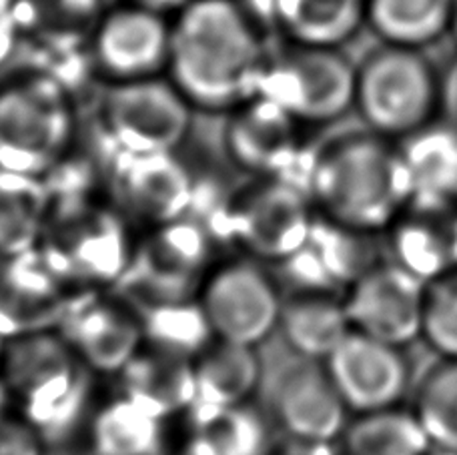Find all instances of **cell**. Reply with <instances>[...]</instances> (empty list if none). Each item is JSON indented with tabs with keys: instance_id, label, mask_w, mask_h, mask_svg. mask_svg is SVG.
I'll return each mask as SVG.
<instances>
[{
	"instance_id": "83f0119b",
	"label": "cell",
	"mask_w": 457,
	"mask_h": 455,
	"mask_svg": "<svg viewBox=\"0 0 457 455\" xmlns=\"http://www.w3.org/2000/svg\"><path fill=\"white\" fill-rule=\"evenodd\" d=\"M455 0H367L365 24L381 45L421 48L450 32Z\"/></svg>"
},
{
	"instance_id": "f1b7e54d",
	"label": "cell",
	"mask_w": 457,
	"mask_h": 455,
	"mask_svg": "<svg viewBox=\"0 0 457 455\" xmlns=\"http://www.w3.org/2000/svg\"><path fill=\"white\" fill-rule=\"evenodd\" d=\"M337 443L341 455H434L436 451L413 410L402 408L355 416Z\"/></svg>"
},
{
	"instance_id": "9a60e30c",
	"label": "cell",
	"mask_w": 457,
	"mask_h": 455,
	"mask_svg": "<svg viewBox=\"0 0 457 455\" xmlns=\"http://www.w3.org/2000/svg\"><path fill=\"white\" fill-rule=\"evenodd\" d=\"M269 403L277 426L295 442L337 443L351 416L323 361L299 355L275 373Z\"/></svg>"
},
{
	"instance_id": "f546056e",
	"label": "cell",
	"mask_w": 457,
	"mask_h": 455,
	"mask_svg": "<svg viewBox=\"0 0 457 455\" xmlns=\"http://www.w3.org/2000/svg\"><path fill=\"white\" fill-rule=\"evenodd\" d=\"M143 321L145 345L185 360H197L215 341L199 299L135 307Z\"/></svg>"
},
{
	"instance_id": "f35d334b",
	"label": "cell",
	"mask_w": 457,
	"mask_h": 455,
	"mask_svg": "<svg viewBox=\"0 0 457 455\" xmlns=\"http://www.w3.org/2000/svg\"><path fill=\"white\" fill-rule=\"evenodd\" d=\"M450 32L453 35V38L457 40V0L453 4V12H452V22H450Z\"/></svg>"
},
{
	"instance_id": "d590c367",
	"label": "cell",
	"mask_w": 457,
	"mask_h": 455,
	"mask_svg": "<svg viewBox=\"0 0 457 455\" xmlns=\"http://www.w3.org/2000/svg\"><path fill=\"white\" fill-rule=\"evenodd\" d=\"M177 455H219V453L207 435H203L201 432H195L193 429V435L181 445V448H179Z\"/></svg>"
},
{
	"instance_id": "8992f818",
	"label": "cell",
	"mask_w": 457,
	"mask_h": 455,
	"mask_svg": "<svg viewBox=\"0 0 457 455\" xmlns=\"http://www.w3.org/2000/svg\"><path fill=\"white\" fill-rule=\"evenodd\" d=\"M40 249L69 287L119 283L133 259L125 221L91 197L53 203Z\"/></svg>"
},
{
	"instance_id": "4dcf8cb0",
	"label": "cell",
	"mask_w": 457,
	"mask_h": 455,
	"mask_svg": "<svg viewBox=\"0 0 457 455\" xmlns=\"http://www.w3.org/2000/svg\"><path fill=\"white\" fill-rule=\"evenodd\" d=\"M413 413L434 450L457 455V360H444L421 381Z\"/></svg>"
},
{
	"instance_id": "836d02e7",
	"label": "cell",
	"mask_w": 457,
	"mask_h": 455,
	"mask_svg": "<svg viewBox=\"0 0 457 455\" xmlns=\"http://www.w3.org/2000/svg\"><path fill=\"white\" fill-rule=\"evenodd\" d=\"M45 443L21 416L0 418V455H45Z\"/></svg>"
},
{
	"instance_id": "8d00e7d4",
	"label": "cell",
	"mask_w": 457,
	"mask_h": 455,
	"mask_svg": "<svg viewBox=\"0 0 457 455\" xmlns=\"http://www.w3.org/2000/svg\"><path fill=\"white\" fill-rule=\"evenodd\" d=\"M444 107L450 111L453 123L457 125V61L444 77Z\"/></svg>"
},
{
	"instance_id": "30bf717a",
	"label": "cell",
	"mask_w": 457,
	"mask_h": 455,
	"mask_svg": "<svg viewBox=\"0 0 457 455\" xmlns=\"http://www.w3.org/2000/svg\"><path fill=\"white\" fill-rule=\"evenodd\" d=\"M213 235L189 217L153 227V235L133 251L119 285L133 307L193 299L205 281Z\"/></svg>"
},
{
	"instance_id": "ba28073f",
	"label": "cell",
	"mask_w": 457,
	"mask_h": 455,
	"mask_svg": "<svg viewBox=\"0 0 457 455\" xmlns=\"http://www.w3.org/2000/svg\"><path fill=\"white\" fill-rule=\"evenodd\" d=\"M303 127L328 125L353 109L355 64L339 48L283 40L269 53L259 93Z\"/></svg>"
},
{
	"instance_id": "44dd1931",
	"label": "cell",
	"mask_w": 457,
	"mask_h": 455,
	"mask_svg": "<svg viewBox=\"0 0 457 455\" xmlns=\"http://www.w3.org/2000/svg\"><path fill=\"white\" fill-rule=\"evenodd\" d=\"M413 205L457 209V125L431 123L397 143Z\"/></svg>"
},
{
	"instance_id": "7c38bea8",
	"label": "cell",
	"mask_w": 457,
	"mask_h": 455,
	"mask_svg": "<svg viewBox=\"0 0 457 455\" xmlns=\"http://www.w3.org/2000/svg\"><path fill=\"white\" fill-rule=\"evenodd\" d=\"M197 299L219 341L257 349L279 327L283 297L271 275L253 261L217 267L203 281Z\"/></svg>"
},
{
	"instance_id": "5b68a950",
	"label": "cell",
	"mask_w": 457,
	"mask_h": 455,
	"mask_svg": "<svg viewBox=\"0 0 457 455\" xmlns=\"http://www.w3.org/2000/svg\"><path fill=\"white\" fill-rule=\"evenodd\" d=\"M444 107V77L421 48L381 45L355 64L353 109L367 127L399 143L436 123Z\"/></svg>"
},
{
	"instance_id": "d6a6232c",
	"label": "cell",
	"mask_w": 457,
	"mask_h": 455,
	"mask_svg": "<svg viewBox=\"0 0 457 455\" xmlns=\"http://www.w3.org/2000/svg\"><path fill=\"white\" fill-rule=\"evenodd\" d=\"M421 339L444 360H457V271L428 285Z\"/></svg>"
},
{
	"instance_id": "4316f807",
	"label": "cell",
	"mask_w": 457,
	"mask_h": 455,
	"mask_svg": "<svg viewBox=\"0 0 457 455\" xmlns=\"http://www.w3.org/2000/svg\"><path fill=\"white\" fill-rule=\"evenodd\" d=\"M165 424L157 413L120 393L96 411L91 424L95 455H161Z\"/></svg>"
},
{
	"instance_id": "e0dca14e",
	"label": "cell",
	"mask_w": 457,
	"mask_h": 455,
	"mask_svg": "<svg viewBox=\"0 0 457 455\" xmlns=\"http://www.w3.org/2000/svg\"><path fill=\"white\" fill-rule=\"evenodd\" d=\"M351 416L399 408L410 385L403 347L351 329L323 361Z\"/></svg>"
},
{
	"instance_id": "cb8c5ba5",
	"label": "cell",
	"mask_w": 457,
	"mask_h": 455,
	"mask_svg": "<svg viewBox=\"0 0 457 455\" xmlns=\"http://www.w3.org/2000/svg\"><path fill=\"white\" fill-rule=\"evenodd\" d=\"M367 0H269L283 40L339 48L365 24Z\"/></svg>"
},
{
	"instance_id": "8fae6325",
	"label": "cell",
	"mask_w": 457,
	"mask_h": 455,
	"mask_svg": "<svg viewBox=\"0 0 457 455\" xmlns=\"http://www.w3.org/2000/svg\"><path fill=\"white\" fill-rule=\"evenodd\" d=\"M170 16L141 0L104 8L87 38V54L104 85L167 72Z\"/></svg>"
},
{
	"instance_id": "484cf974",
	"label": "cell",
	"mask_w": 457,
	"mask_h": 455,
	"mask_svg": "<svg viewBox=\"0 0 457 455\" xmlns=\"http://www.w3.org/2000/svg\"><path fill=\"white\" fill-rule=\"evenodd\" d=\"M383 233L353 229L317 215L307 247L341 294L387 259Z\"/></svg>"
},
{
	"instance_id": "3957f363",
	"label": "cell",
	"mask_w": 457,
	"mask_h": 455,
	"mask_svg": "<svg viewBox=\"0 0 457 455\" xmlns=\"http://www.w3.org/2000/svg\"><path fill=\"white\" fill-rule=\"evenodd\" d=\"M91 373L56 329L8 339L0 363L16 416L45 442L61 440L83 418Z\"/></svg>"
},
{
	"instance_id": "1f68e13d",
	"label": "cell",
	"mask_w": 457,
	"mask_h": 455,
	"mask_svg": "<svg viewBox=\"0 0 457 455\" xmlns=\"http://www.w3.org/2000/svg\"><path fill=\"white\" fill-rule=\"evenodd\" d=\"M195 432L207 435L219 455H269V429L247 403L191 418Z\"/></svg>"
},
{
	"instance_id": "7a4b0ae2",
	"label": "cell",
	"mask_w": 457,
	"mask_h": 455,
	"mask_svg": "<svg viewBox=\"0 0 457 455\" xmlns=\"http://www.w3.org/2000/svg\"><path fill=\"white\" fill-rule=\"evenodd\" d=\"M303 189L317 215L371 233H386L411 201L399 145L371 131L321 145L309 159Z\"/></svg>"
},
{
	"instance_id": "d6986e66",
	"label": "cell",
	"mask_w": 457,
	"mask_h": 455,
	"mask_svg": "<svg viewBox=\"0 0 457 455\" xmlns=\"http://www.w3.org/2000/svg\"><path fill=\"white\" fill-rule=\"evenodd\" d=\"M383 239L389 261L426 285L457 271V209L410 203Z\"/></svg>"
},
{
	"instance_id": "603a6c76",
	"label": "cell",
	"mask_w": 457,
	"mask_h": 455,
	"mask_svg": "<svg viewBox=\"0 0 457 455\" xmlns=\"http://www.w3.org/2000/svg\"><path fill=\"white\" fill-rule=\"evenodd\" d=\"M119 377L120 393L133 397L162 419L193 408V360L145 345Z\"/></svg>"
},
{
	"instance_id": "74e56055",
	"label": "cell",
	"mask_w": 457,
	"mask_h": 455,
	"mask_svg": "<svg viewBox=\"0 0 457 455\" xmlns=\"http://www.w3.org/2000/svg\"><path fill=\"white\" fill-rule=\"evenodd\" d=\"M11 408H12L11 393H8L6 385L3 384V379H0V418H4L6 413H11Z\"/></svg>"
},
{
	"instance_id": "5bb4252c",
	"label": "cell",
	"mask_w": 457,
	"mask_h": 455,
	"mask_svg": "<svg viewBox=\"0 0 457 455\" xmlns=\"http://www.w3.org/2000/svg\"><path fill=\"white\" fill-rule=\"evenodd\" d=\"M56 331L93 373L119 376L145 347L143 321L127 299L99 291L71 295Z\"/></svg>"
},
{
	"instance_id": "6da1fadb",
	"label": "cell",
	"mask_w": 457,
	"mask_h": 455,
	"mask_svg": "<svg viewBox=\"0 0 457 455\" xmlns=\"http://www.w3.org/2000/svg\"><path fill=\"white\" fill-rule=\"evenodd\" d=\"M269 53L245 0H187L170 14L165 75L195 111L227 115L259 93Z\"/></svg>"
},
{
	"instance_id": "e575fe53",
	"label": "cell",
	"mask_w": 457,
	"mask_h": 455,
	"mask_svg": "<svg viewBox=\"0 0 457 455\" xmlns=\"http://www.w3.org/2000/svg\"><path fill=\"white\" fill-rule=\"evenodd\" d=\"M277 455H341L337 443L287 440Z\"/></svg>"
},
{
	"instance_id": "ab89813d",
	"label": "cell",
	"mask_w": 457,
	"mask_h": 455,
	"mask_svg": "<svg viewBox=\"0 0 457 455\" xmlns=\"http://www.w3.org/2000/svg\"><path fill=\"white\" fill-rule=\"evenodd\" d=\"M4 345H6V339L0 335V363H3V355H4Z\"/></svg>"
},
{
	"instance_id": "ffe728a7",
	"label": "cell",
	"mask_w": 457,
	"mask_h": 455,
	"mask_svg": "<svg viewBox=\"0 0 457 455\" xmlns=\"http://www.w3.org/2000/svg\"><path fill=\"white\" fill-rule=\"evenodd\" d=\"M195 401L191 418L245 405L261 384V361L253 347L215 339L193 360Z\"/></svg>"
},
{
	"instance_id": "ac0fdd59",
	"label": "cell",
	"mask_w": 457,
	"mask_h": 455,
	"mask_svg": "<svg viewBox=\"0 0 457 455\" xmlns=\"http://www.w3.org/2000/svg\"><path fill=\"white\" fill-rule=\"evenodd\" d=\"M428 285L394 261L379 263L343 294L351 327L405 347L421 337Z\"/></svg>"
},
{
	"instance_id": "2e32d148",
	"label": "cell",
	"mask_w": 457,
	"mask_h": 455,
	"mask_svg": "<svg viewBox=\"0 0 457 455\" xmlns=\"http://www.w3.org/2000/svg\"><path fill=\"white\" fill-rule=\"evenodd\" d=\"M303 128L279 104L255 95L225 115L223 147L233 167L251 178H291Z\"/></svg>"
},
{
	"instance_id": "7402d4cb",
	"label": "cell",
	"mask_w": 457,
	"mask_h": 455,
	"mask_svg": "<svg viewBox=\"0 0 457 455\" xmlns=\"http://www.w3.org/2000/svg\"><path fill=\"white\" fill-rule=\"evenodd\" d=\"M277 329L293 353L305 360L325 361L353 327L343 294L295 289L283 299Z\"/></svg>"
},
{
	"instance_id": "4fadbf2b",
	"label": "cell",
	"mask_w": 457,
	"mask_h": 455,
	"mask_svg": "<svg viewBox=\"0 0 457 455\" xmlns=\"http://www.w3.org/2000/svg\"><path fill=\"white\" fill-rule=\"evenodd\" d=\"M107 183L120 213L151 227L189 217L197 201V185L177 153L112 151Z\"/></svg>"
},
{
	"instance_id": "52a82bcc",
	"label": "cell",
	"mask_w": 457,
	"mask_h": 455,
	"mask_svg": "<svg viewBox=\"0 0 457 455\" xmlns=\"http://www.w3.org/2000/svg\"><path fill=\"white\" fill-rule=\"evenodd\" d=\"M317 211L293 178H253L231 194L219 215V235L259 261L279 265L307 245Z\"/></svg>"
},
{
	"instance_id": "d4e9b609",
	"label": "cell",
	"mask_w": 457,
	"mask_h": 455,
	"mask_svg": "<svg viewBox=\"0 0 457 455\" xmlns=\"http://www.w3.org/2000/svg\"><path fill=\"white\" fill-rule=\"evenodd\" d=\"M51 211L45 177L0 170V261L40 247Z\"/></svg>"
},
{
	"instance_id": "9c48e42d",
	"label": "cell",
	"mask_w": 457,
	"mask_h": 455,
	"mask_svg": "<svg viewBox=\"0 0 457 455\" xmlns=\"http://www.w3.org/2000/svg\"><path fill=\"white\" fill-rule=\"evenodd\" d=\"M191 103L167 75L109 83L99 99L101 128L114 151L177 153L193 123Z\"/></svg>"
},
{
	"instance_id": "277c9868",
	"label": "cell",
	"mask_w": 457,
	"mask_h": 455,
	"mask_svg": "<svg viewBox=\"0 0 457 455\" xmlns=\"http://www.w3.org/2000/svg\"><path fill=\"white\" fill-rule=\"evenodd\" d=\"M79 131L71 87L45 69L0 80V170L46 177L69 159Z\"/></svg>"
}]
</instances>
